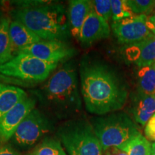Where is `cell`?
Segmentation results:
<instances>
[{"instance_id": "1", "label": "cell", "mask_w": 155, "mask_h": 155, "mask_svg": "<svg viewBox=\"0 0 155 155\" xmlns=\"http://www.w3.org/2000/svg\"><path fill=\"white\" fill-rule=\"evenodd\" d=\"M81 91L89 113L105 115L119 111L128 98L126 84L113 69L99 62L82 61Z\"/></svg>"}, {"instance_id": "2", "label": "cell", "mask_w": 155, "mask_h": 155, "mask_svg": "<svg viewBox=\"0 0 155 155\" xmlns=\"http://www.w3.org/2000/svg\"><path fill=\"white\" fill-rule=\"evenodd\" d=\"M40 100L58 116L78 113L82 102L74 63H66L48 79L39 92Z\"/></svg>"}, {"instance_id": "3", "label": "cell", "mask_w": 155, "mask_h": 155, "mask_svg": "<svg viewBox=\"0 0 155 155\" xmlns=\"http://www.w3.org/2000/svg\"><path fill=\"white\" fill-rule=\"evenodd\" d=\"M12 16L42 40L65 41L71 35L68 11L61 4L18 8Z\"/></svg>"}, {"instance_id": "4", "label": "cell", "mask_w": 155, "mask_h": 155, "mask_svg": "<svg viewBox=\"0 0 155 155\" xmlns=\"http://www.w3.org/2000/svg\"><path fill=\"white\" fill-rule=\"evenodd\" d=\"M91 124L103 150L123 148L141 134L133 120L124 112L95 118Z\"/></svg>"}, {"instance_id": "5", "label": "cell", "mask_w": 155, "mask_h": 155, "mask_svg": "<svg viewBox=\"0 0 155 155\" xmlns=\"http://www.w3.org/2000/svg\"><path fill=\"white\" fill-rule=\"evenodd\" d=\"M57 136L68 155H102L101 144L86 120L65 122L58 128Z\"/></svg>"}, {"instance_id": "6", "label": "cell", "mask_w": 155, "mask_h": 155, "mask_svg": "<svg viewBox=\"0 0 155 155\" xmlns=\"http://www.w3.org/2000/svg\"><path fill=\"white\" fill-rule=\"evenodd\" d=\"M58 64L48 63L28 54L18 53L7 63L0 65V73L28 83L46 81Z\"/></svg>"}, {"instance_id": "7", "label": "cell", "mask_w": 155, "mask_h": 155, "mask_svg": "<svg viewBox=\"0 0 155 155\" xmlns=\"http://www.w3.org/2000/svg\"><path fill=\"white\" fill-rule=\"evenodd\" d=\"M50 129L51 124L47 116L35 108L19 124L11 139L20 148H29L47 134Z\"/></svg>"}, {"instance_id": "8", "label": "cell", "mask_w": 155, "mask_h": 155, "mask_svg": "<svg viewBox=\"0 0 155 155\" xmlns=\"http://www.w3.org/2000/svg\"><path fill=\"white\" fill-rule=\"evenodd\" d=\"M19 53L28 54L48 63L59 64L73 58L78 52L65 41L42 40Z\"/></svg>"}, {"instance_id": "9", "label": "cell", "mask_w": 155, "mask_h": 155, "mask_svg": "<svg viewBox=\"0 0 155 155\" xmlns=\"http://www.w3.org/2000/svg\"><path fill=\"white\" fill-rule=\"evenodd\" d=\"M146 15H137L113 22L111 29L120 44L124 45L139 42L150 37L152 32L147 27Z\"/></svg>"}, {"instance_id": "10", "label": "cell", "mask_w": 155, "mask_h": 155, "mask_svg": "<svg viewBox=\"0 0 155 155\" xmlns=\"http://www.w3.org/2000/svg\"><path fill=\"white\" fill-rule=\"evenodd\" d=\"M36 103L35 98L28 97L4 116L0 120V143L10 140L25 118L35 108Z\"/></svg>"}, {"instance_id": "11", "label": "cell", "mask_w": 155, "mask_h": 155, "mask_svg": "<svg viewBox=\"0 0 155 155\" xmlns=\"http://www.w3.org/2000/svg\"><path fill=\"white\" fill-rule=\"evenodd\" d=\"M124 56L127 61L134 63L139 68L155 63V37H150L124 48Z\"/></svg>"}, {"instance_id": "12", "label": "cell", "mask_w": 155, "mask_h": 155, "mask_svg": "<svg viewBox=\"0 0 155 155\" xmlns=\"http://www.w3.org/2000/svg\"><path fill=\"white\" fill-rule=\"evenodd\" d=\"M110 33L111 29L108 22L98 16L93 9L83 25L78 41L84 45H91L108 38Z\"/></svg>"}, {"instance_id": "13", "label": "cell", "mask_w": 155, "mask_h": 155, "mask_svg": "<svg viewBox=\"0 0 155 155\" xmlns=\"http://www.w3.org/2000/svg\"><path fill=\"white\" fill-rule=\"evenodd\" d=\"M93 9L92 1L72 0L69 2L68 15L71 35L78 41L85 21Z\"/></svg>"}, {"instance_id": "14", "label": "cell", "mask_w": 155, "mask_h": 155, "mask_svg": "<svg viewBox=\"0 0 155 155\" xmlns=\"http://www.w3.org/2000/svg\"><path fill=\"white\" fill-rule=\"evenodd\" d=\"M9 36L16 54L24 48L42 40L32 31L16 19L11 21Z\"/></svg>"}, {"instance_id": "15", "label": "cell", "mask_w": 155, "mask_h": 155, "mask_svg": "<svg viewBox=\"0 0 155 155\" xmlns=\"http://www.w3.org/2000/svg\"><path fill=\"white\" fill-rule=\"evenodd\" d=\"M28 97L23 89L0 83V120Z\"/></svg>"}, {"instance_id": "16", "label": "cell", "mask_w": 155, "mask_h": 155, "mask_svg": "<svg viewBox=\"0 0 155 155\" xmlns=\"http://www.w3.org/2000/svg\"><path fill=\"white\" fill-rule=\"evenodd\" d=\"M131 111L136 122L141 126L146 125L155 114V95L139 96L137 94Z\"/></svg>"}, {"instance_id": "17", "label": "cell", "mask_w": 155, "mask_h": 155, "mask_svg": "<svg viewBox=\"0 0 155 155\" xmlns=\"http://www.w3.org/2000/svg\"><path fill=\"white\" fill-rule=\"evenodd\" d=\"M137 92L139 96L155 95V63L139 68L137 72Z\"/></svg>"}, {"instance_id": "18", "label": "cell", "mask_w": 155, "mask_h": 155, "mask_svg": "<svg viewBox=\"0 0 155 155\" xmlns=\"http://www.w3.org/2000/svg\"><path fill=\"white\" fill-rule=\"evenodd\" d=\"M10 19L4 17L0 22V65L10 61L17 55L9 36Z\"/></svg>"}, {"instance_id": "19", "label": "cell", "mask_w": 155, "mask_h": 155, "mask_svg": "<svg viewBox=\"0 0 155 155\" xmlns=\"http://www.w3.org/2000/svg\"><path fill=\"white\" fill-rule=\"evenodd\" d=\"M25 155H68L58 139L45 137Z\"/></svg>"}, {"instance_id": "20", "label": "cell", "mask_w": 155, "mask_h": 155, "mask_svg": "<svg viewBox=\"0 0 155 155\" xmlns=\"http://www.w3.org/2000/svg\"><path fill=\"white\" fill-rule=\"evenodd\" d=\"M121 150L128 155H152V144L141 134H139Z\"/></svg>"}, {"instance_id": "21", "label": "cell", "mask_w": 155, "mask_h": 155, "mask_svg": "<svg viewBox=\"0 0 155 155\" xmlns=\"http://www.w3.org/2000/svg\"><path fill=\"white\" fill-rule=\"evenodd\" d=\"M111 12L113 22H117L134 15L125 0H111Z\"/></svg>"}, {"instance_id": "22", "label": "cell", "mask_w": 155, "mask_h": 155, "mask_svg": "<svg viewBox=\"0 0 155 155\" xmlns=\"http://www.w3.org/2000/svg\"><path fill=\"white\" fill-rule=\"evenodd\" d=\"M127 4L134 15H144L153 9L155 1L153 0H127Z\"/></svg>"}, {"instance_id": "23", "label": "cell", "mask_w": 155, "mask_h": 155, "mask_svg": "<svg viewBox=\"0 0 155 155\" xmlns=\"http://www.w3.org/2000/svg\"><path fill=\"white\" fill-rule=\"evenodd\" d=\"M93 9L95 12L104 20L108 22L112 16L111 0H95L92 1Z\"/></svg>"}, {"instance_id": "24", "label": "cell", "mask_w": 155, "mask_h": 155, "mask_svg": "<svg viewBox=\"0 0 155 155\" xmlns=\"http://www.w3.org/2000/svg\"><path fill=\"white\" fill-rule=\"evenodd\" d=\"M145 137L149 141L155 142V114L147 122L144 129Z\"/></svg>"}, {"instance_id": "25", "label": "cell", "mask_w": 155, "mask_h": 155, "mask_svg": "<svg viewBox=\"0 0 155 155\" xmlns=\"http://www.w3.org/2000/svg\"><path fill=\"white\" fill-rule=\"evenodd\" d=\"M0 155H21L18 151L15 150L14 147L7 143L2 144L0 143Z\"/></svg>"}, {"instance_id": "26", "label": "cell", "mask_w": 155, "mask_h": 155, "mask_svg": "<svg viewBox=\"0 0 155 155\" xmlns=\"http://www.w3.org/2000/svg\"><path fill=\"white\" fill-rule=\"evenodd\" d=\"M102 155H117L116 153L115 147H111V148L103 150Z\"/></svg>"}, {"instance_id": "27", "label": "cell", "mask_w": 155, "mask_h": 155, "mask_svg": "<svg viewBox=\"0 0 155 155\" xmlns=\"http://www.w3.org/2000/svg\"><path fill=\"white\" fill-rule=\"evenodd\" d=\"M147 27H148V28L150 29L151 32H152V33L154 35V36L155 37V25L154 24H152V23L149 20V19H148V21H147Z\"/></svg>"}, {"instance_id": "28", "label": "cell", "mask_w": 155, "mask_h": 155, "mask_svg": "<svg viewBox=\"0 0 155 155\" xmlns=\"http://www.w3.org/2000/svg\"><path fill=\"white\" fill-rule=\"evenodd\" d=\"M115 150H116V153L117 155H128V154L125 151L121 150V149L119 148H116L115 147Z\"/></svg>"}, {"instance_id": "29", "label": "cell", "mask_w": 155, "mask_h": 155, "mask_svg": "<svg viewBox=\"0 0 155 155\" xmlns=\"http://www.w3.org/2000/svg\"><path fill=\"white\" fill-rule=\"evenodd\" d=\"M149 20H150L152 24H154L155 25V15H153V16L150 17V18H149Z\"/></svg>"}, {"instance_id": "30", "label": "cell", "mask_w": 155, "mask_h": 155, "mask_svg": "<svg viewBox=\"0 0 155 155\" xmlns=\"http://www.w3.org/2000/svg\"><path fill=\"white\" fill-rule=\"evenodd\" d=\"M152 155H155V142L152 144Z\"/></svg>"}, {"instance_id": "31", "label": "cell", "mask_w": 155, "mask_h": 155, "mask_svg": "<svg viewBox=\"0 0 155 155\" xmlns=\"http://www.w3.org/2000/svg\"><path fill=\"white\" fill-rule=\"evenodd\" d=\"M0 22H1V20H0Z\"/></svg>"}]
</instances>
